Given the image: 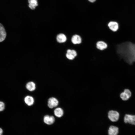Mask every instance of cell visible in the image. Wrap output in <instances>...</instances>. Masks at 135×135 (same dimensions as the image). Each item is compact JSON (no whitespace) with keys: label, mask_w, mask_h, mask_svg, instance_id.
Instances as JSON below:
<instances>
[{"label":"cell","mask_w":135,"mask_h":135,"mask_svg":"<svg viewBox=\"0 0 135 135\" xmlns=\"http://www.w3.org/2000/svg\"><path fill=\"white\" fill-rule=\"evenodd\" d=\"M116 51L120 57L129 64L135 62V44L126 42L118 44Z\"/></svg>","instance_id":"cell-1"},{"label":"cell","mask_w":135,"mask_h":135,"mask_svg":"<svg viewBox=\"0 0 135 135\" xmlns=\"http://www.w3.org/2000/svg\"><path fill=\"white\" fill-rule=\"evenodd\" d=\"M108 117L110 120L112 122H116L119 119L120 114L117 111L110 110L108 113Z\"/></svg>","instance_id":"cell-2"},{"label":"cell","mask_w":135,"mask_h":135,"mask_svg":"<svg viewBox=\"0 0 135 135\" xmlns=\"http://www.w3.org/2000/svg\"><path fill=\"white\" fill-rule=\"evenodd\" d=\"M124 120L125 123L135 125V115L126 114L124 116Z\"/></svg>","instance_id":"cell-3"},{"label":"cell","mask_w":135,"mask_h":135,"mask_svg":"<svg viewBox=\"0 0 135 135\" xmlns=\"http://www.w3.org/2000/svg\"><path fill=\"white\" fill-rule=\"evenodd\" d=\"M58 101L56 98L52 97L50 98L48 101V106L50 108L56 107L58 104Z\"/></svg>","instance_id":"cell-4"},{"label":"cell","mask_w":135,"mask_h":135,"mask_svg":"<svg viewBox=\"0 0 135 135\" xmlns=\"http://www.w3.org/2000/svg\"><path fill=\"white\" fill-rule=\"evenodd\" d=\"M131 95V92L130 90L128 89H125L120 94V97L122 100H126L130 98Z\"/></svg>","instance_id":"cell-5"},{"label":"cell","mask_w":135,"mask_h":135,"mask_svg":"<svg viewBox=\"0 0 135 135\" xmlns=\"http://www.w3.org/2000/svg\"><path fill=\"white\" fill-rule=\"evenodd\" d=\"M118 128L113 125L109 127L108 131V135H118L119 132Z\"/></svg>","instance_id":"cell-6"},{"label":"cell","mask_w":135,"mask_h":135,"mask_svg":"<svg viewBox=\"0 0 135 135\" xmlns=\"http://www.w3.org/2000/svg\"><path fill=\"white\" fill-rule=\"evenodd\" d=\"M44 122L47 124L51 125L53 124L55 121V118L52 116L48 115L45 116L44 118Z\"/></svg>","instance_id":"cell-7"},{"label":"cell","mask_w":135,"mask_h":135,"mask_svg":"<svg viewBox=\"0 0 135 135\" xmlns=\"http://www.w3.org/2000/svg\"><path fill=\"white\" fill-rule=\"evenodd\" d=\"M77 55L76 52L74 50L68 49L67 51L66 56L68 59L72 60Z\"/></svg>","instance_id":"cell-8"},{"label":"cell","mask_w":135,"mask_h":135,"mask_svg":"<svg viewBox=\"0 0 135 135\" xmlns=\"http://www.w3.org/2000/svg\"><path fill=\"white\" fill-rule=\"evenodd\" d=\"M108 26L110 30L114 32L117 31L118 28V24L116 22H110L108 23Z\"/></svg>","instance_id":"cell-9"},{"label":"cell","mask_w":135,"mask_h":135,"mask_svg":"<svg viewBox=\"0 0 135 135\" xmlns=\"http://www.w3.org/2000/svg\"><path fill=\"white\" fill-rule=\"evenodd\" d=\"M25 103L28 106L32 105L34 102V100L32 96L28 95L26 96L24 98Z\"/></svg>","instance_id":"cell-10"},{"label":"cell","mask_w":135,"mask_h":135,"mask_svg":"<svg viewBox=\"0 0 135 135\" xmlns=\"http://www.w3.org/2000/svg\"><path fill=\"white\" fill-rule=\"evenodd\" d=\"M0 42H1L5 39L6 33L4 28L1 24H0Z\"/></svg>","instance_id":"cell-11"},{"label":"cell","mask_w":135,"mask_h":135,"mask_svg":"<svg viewBox=\"0 0 135 135\" xmlns=\"http://www.w3.org/2000/svg\"><path fill=\"white\" fill-rule=\"evenodd\" d=\"M26 87L28 90L32 92L34 91L36 89V84L33 82H29L26 84Z\"/></svg>","instance_id":"cell-12"},{"label":"cell","mask_w":135,"mask_h":135,"mask_svg":"<svg viewBox=\"0 0 135 135\" xmlns=\"http://www.w3.org/2000/svg\"><path fill=\"white\" fill-rule=\"evenodd\" d=\"M71 41L74 44H79L82 42L81 37L78 35H74L73 36L71 39Z\"/></svg>","instance_id":"cell-13"},{"label":"cell","mask_w":135,"mask_h":135,"mask_svg":"<svg viewBox=\"0 0 135 135\" xmlns=\"http://www.w3.org/2000/svg\"><path fill=\"white\" fill-rule=\"evenodd\" d=\"M96 46L97 48L101 50H103L107 47L106 43L102 41L98 42L96 43Z\"/></svg>","instance_id":"cell-14"},{"label":"cell","mask_w":135,"mask_h":135,"mask_svg":"<svg viewBox=\"0 0 135 135\" xmlns=\"http://www.w3.org/2000/svg\"><path fill=\"white\" fill-rule=\"evenodd\" d=\"M55 115L57 117L60 118L62 117L64 114V111L63 110L60 108H57L54 111Z\"/></svg>","instance_id":"cell-15"},{"label":"cell","mask_w":135,"mask_h":135,"mask_svg":"<svg viewBox=\"0 0 135 135\" xmlns=\"http://www.w3.org/2000/svg\"><path fill=\"white\" fill-rule=\"evenodd\" d=\"M56 40L58 42L62 43L66 41V38L64 34H60L57 36Z\"/></svg>","instance_id":"cell-16"},{"label":"cell","mask_w":135,"mask_h":135,"mask_svg":"<svg viewBox=\"0 0 135 135\" xmlns=\"http://www.w3.org/2000/svg\"><path fill=\"white\" fill-rule=\"evenodd\" d=\"M28 6L32 10L35 9L36 7L38 5L37 0H28Z\"/></svg>","instance_id":"cell-17"},{"label":"cell","mask_w":135,"mask_h":135,"mask_svg":"<svg viewBox=\"0 0 135 135\" xmlns=\"http://www.w3.org/2000/svg\"><path fill=\"white\" fill-rule=\"evenodd\" d=\"M5 108V104L4 103L0 101V111H2Z\"/></svg>","instance_id":"cell-18"},{"label":"cell","mask_w":135,"mask_h":135,"mask_svg":"<svg viewBox=\"0 0 135 135\" xmlns=\"http://www.w3.org/2000/svg\"><path fill=\"white\" fill-rule=\"evenodd\" d=\"M3 133V130L2 129L0 128V135H2Z\"/></svg>","instance_id":"cell-19"},{"label":"cell","mask_w":135,"mask_h":135,"mask_svg":"<svg viewBox=\"0 0 135 135\" xmlns=\"http://www.w3.org/2000/svg\"><path fill=\"white\" fill-rule=\"evenodd\" d=\"M90 2H94L96 0H88Z\"/></svg>","instance_id":"cell-20"}]
</instances>
